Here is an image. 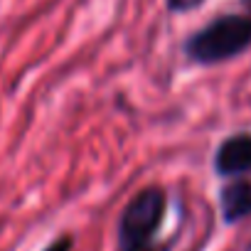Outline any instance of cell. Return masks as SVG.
Instances as JSON below:
<instances>
[{"label":"cell","instance_id":"cell-7","mask_svg":"<svg viewBox=\"0 0 251 251\" xmlns=\"http://www.w3.org/2000/svg\"><path fill=\"white\" fill-rule=\"evenodd\" d=\"M121 251H155L151 244H138V246H121Z\"/></svg>","mask_w":251,"mask_h":251},{"label":"cell","instance_id":"cell-3","mask_svg":"<svg viewBox=\"0 0 251 251\" xmlns=\"http://www.w3.org/2000/svg\"><path fill=\"white\" fill-rule=\"evenodd\" d=\"M214 173L224 180L251 175V133L239 131L226 136L214 151Z\"/></svg>","mask_w":251,"mask_h":251},{"label":"cell","instance_id":"cell-4","mask_svg":"<svg viewBox=\"0 0 251 251\" xmlns=\"http://www.w3.org/2000/svg\"><path fill=\"white\" fill-rule=\"evenodd\" d=\"M219 212L226 224H236L251 217V180L236 177L219 190Z\"/></svg>","mask_w":251,"mask_h":251},{"label":"cell","instance_id":"cell-8","mask_svg":"<svg viewBox=\"0 0 251 251\" xmlns=\"http://www.w3.org/2000/svg\"><path fill=\"white\" fill-rule=\"evenodd\" d=\"M244 5H246V8L251 10V0H244Z\"/></svg>","mask_w":251,"mask_h":251},{"label":"cell","instance_id":"cell-2","mask_svg":"<svg viewBox=\"0 0 251 251\" xmlns=\"http://www.w3.org/2000/svg\"><path fill=\"white\" fill-rule=\"evenodd\" d=\"M165 212H168V195L160 185H148L138 190L121 212L118 244L121 246L151 244L158 229L163 226Z\"/></svg>","mask_w":251,"mask_h":251},{"label":"cell","instance_id":"cell-5","mask_svg":"<svg viewBox=\"0 0 251 251\" xmlns=\"http://www.w3.org/2000/svg\"><path fill=\"white\" fill-rule=\"evenodd\" d=\"M202 5H204V0H165V8L173 15H185V13H192Z\"/></svg>","mask_w":251,"mask_h":251},{"label":"cell","instance_id":"cell-6","mask_svg":"<svg viewBox=\"0 0 251 251\" xmlns=\"http://www.w3.org/2000/svg\"><path fill=\"white\" fill-rule=\"evenodd\" d=\"M45 251H72V239H69V236H59V239H54Z\"/></svg>","mask_w":251,"mask_h":251},{"label":"cell","instance_id":"cell-1","mask_svg":"<svg viewBox=\"0 0 251 251\" xmlns=\"http://www.w3.org/2000/svg\"><path fill=\"white\" fill-rule=\"evenodd\" d=\"M246 50H251V13H224L182 42L185 57L200 67L231 62Z\"/></svg>","mask_w":251,"mask_h":251}]
</instances>
